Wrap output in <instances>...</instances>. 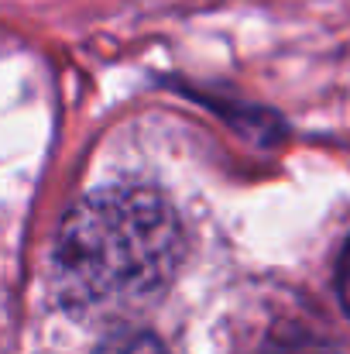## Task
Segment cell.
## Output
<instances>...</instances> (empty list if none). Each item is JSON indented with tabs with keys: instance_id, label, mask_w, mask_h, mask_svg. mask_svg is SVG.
I'll list each match as a JSON object with an SVG mask.
<instances>
[{
	"instance_id": "cell-1",
	"label": "cell",
	"mask_w": 350,
	"mask_h": 354,
	"mask_svg": "<svg viewBox=\"0 0 350 354\" xmlns=\"http://www.w3.org/2000/svg\"><path fill=\"white\" fill-rule=\"evenodd\" d=\"M182 258V221L158 189L100 186L55 227L52 296L76 320H117L165 296Z\"/></svg>"
},
{
	"instance_id": "cell-4",
	"label": "cell",
	"mask_w": 350,
	"mask_h": 354,
	"mask_svg": "<svg viewBox=\"0 0 350 354\" xmlns=\"http://www.w3.org/2000/svg\"><path fill=\"white\" fill-rule=\"evenodd\" d=\"M337 299H340V310L350 320V237L340 251V258H337Z\"/></svg>"
},
{
	"instance_id": "cell-2",
	"label": "cell",
	"mask_w": 350,
	"mask_h": 354,
	"mask_svg": "<svg viewBox=\"0 0 350 354\" xmlns=\"http://www.w3.org/2000/svg\"><path fill=\"white\" fill-rule=\"evenodd\" d=\"M254 354H340V348L299 324H278L275 330H268Z\"/></svg>"
},
{
	"instance_id": "cell-3",
	"label": "cell",
	"mask_w": 350,
	"mask_h": 354,
	"mask_svg": "<svg viewBox=\"0 0 350 354\" xmlns=\"http://www.w3.org/2000/svg\"><path fill=\"white\" fill-rule=\"evenodd\" d=\"M90 354H168V348L148 330H120L104 337Z\"/></svg>"
}]
</instances>
